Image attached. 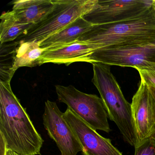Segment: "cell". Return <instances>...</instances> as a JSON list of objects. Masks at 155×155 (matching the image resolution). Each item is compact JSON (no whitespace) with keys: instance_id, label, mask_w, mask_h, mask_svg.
Listing matches in <instances>:
<instances>
[{"instance_id":"3957f363","label":"cell","mask_w":155,"mask_h":155,"mask_svg":"<svg viewBox=\"0 0 155 155\" xmlns=\"http://www.w3.org/2000/svg\"><path fill=\"white\" fill-rule=\"evenodd\" d=\"M92 82L100 94L108 118L115 122L125 141L135 147L136 132L132 119L131 103L125 98L110 67L94 63Z\"/></svg>"},{"instance_id":"8992f818","label":"cell","mask_w":155,"mask_h":155,"mask_svg":"<svg viewBox=\"0 0 155 155\" xmlns=\"http://www.w3.org/2000/svg\"><path fill=\"white\" fill-rule=\"evenodd\" d=\"M90 63L155 71V46L126 45L99 49L89 57Z\"/></svg>"},{"instance_id":"ffe728a7","label":"cell","mask_w":155,"mask_h":155,"mask_svg":"<svg viewBox=\"0 0 155 155\" xmlns=\"http://www.w3.org/2000/svg\"><path fill=\"white\" fill-rule=\"evenodd\" d=\"M148 87L149 88V89L150 90L151 94H152V96H153V97H154L155 99V88L152 87H149V86H148Z\"/></svg>"},{"instance_id":"d6986e66","label":"cell","mask_w":155,"mask_h":155,"mask_svg":"<svg viewBox=\"0 0 155 155\" xmlns=\"http://www.w3.org/2000/svg\"><path fill=\"white\" fill-rule=\"evenodd\" d=\"M3 155H20L14 151H12V150H6V152L5 154Z\"/></svg>"},{"instance_id":"2e32d148","label":"cell","mask_w":155,"mask_h":155,"mask_svg":"<svg viewBox=\"0 0 155 155\" xmlns=\"http://www.w3.org/2000/svg\"><path fill=\"white\" fill-rule=\"evenodd\" d=\"M18 41L1 44L0 82H10L15 73L14 55Z\"/></svg>"},{"instance_id":"9c48e42d","label":"cell","mask_w":155,"mask_h":155,"mask_svg":"<svg viewBox=\"0 0 155 155\" xmlns=\"http://www.w3.org/2000/svg\"><path fill=\"white\" fill-rule=\"evenodd\" d=\"M131 107L136 147L150 138L155 130V99L148 86L141 80L132 97Z\"/></svg>"},{"instance_id":"e0dca14e","label":"cell","mask_w":155,"mask_h":155,"mask_svg":"<svg viewBox=\"0 0 155 155\" xmlns=\"http://www.w3.org/2000/svg\"><path fill=\"white\" fill-rule=\"evenodd\" d=\"M134 155H155V140L150 138L135 147Z\"/></svg>"},{"instance_id":"7c38bea8","label":"cell","mask_w":155,"mask_h":155,"mask_svg":"<svg viewBox=\"0 0 155 155\" xmlns=\"http://www.w3.org/2000/svg\"><path fill=\"white\" fill-rule=\"evenodd\" d=\"M12 4V12L19 22L34 25L44 19L54 7L52 0H17Z\"/></svg>"},{"instance_id":"5bb4252c","label":"cell","mask_w":155,"mask_h":155,"mask_svg":"<svg viewBox=\"0 0 155 155\" xmlns=\"http://www.w3.org/2000/svg\"><path fill=\"white\" fill-rule=\"evenodd\" d=\"M45 50L35 41H18L14 55V71L16 72L21 67L31 68L38 66V61Z\"/></svg>"},{"instance_id":"44dd1931","label":"cell","mask_w":155,"mask_h":155,"mask_svg":"<svg viewBox=\"0 0 155 155\" xmlns=\"http://www.w3.org/2000/svg\"><path fill=\"white\" fill-rule=\"evenodd\" d=\"M151 138H152V139L154 140H155V130L154 131V132L152 133V135L150 136V137Z\"/></svg>"},{"instance_id":"52a82bcc","label":"cell","mask_w":155,"mask_h":155,"mask_svg":"<svg viewBox=\"0 0 155 155\" xmlns=\"http://www.w3.org/2000/svg\"><path fill=\"white\" fill-rule=\"evenodd\" d=\"M153 0H98L93 9L83 16L93 25L108 24L137 17L149 9Z\"/></svg>"},{"instance_id":"30bf717a","label":"cell","mask_w":155,"mask_h":155,"mask_svg":"<svg viewBox=\"0 0 155 155\" xmlns=\"http://www.w3.org/2000/svg\"><path fill=\"white\" fill-rule=\"evenodd\" d=\"M63 117L70 126L82 146L83 155H123L109 139L101 136L69 108Z\"/></svg>"},{"instance_id":"4fadbf2b","label":"cell","mask_w":155,"mask_h":155,"mask_svg":"<svg viewBox=\"0 0 155 155\" xmlns=\"http://www.w3.org/2000/svg\"><path fill=\"white\" fill-rule=\"evenodd\" d=\"M93 25L83 17H80L41 41L40 45L41 48L47 49L74 43Z\"/></svg>"},{"instance_id":"277c9868","label":"cell","mask_w":155,"mask_h":155,"mask_svg":"<svg viewBox=\"0 0 155 155\" xmlns=\"http://www.w3.org/2000/svg\"><path fill=\"white\" fill-rule=\"evenodd\" d=\"M98 0H54V7L46 18L19 38L24 42L40 43L93 9Z\"/></svg>"},{"instance_id":"7a4b0ae2","label":"cell","mask_w":155,"mask_h":155,"mask_svg":"<svg viewBox=\"0 0 155 155\" xmlns=\"http://www.w3.org/2000/svg\"><path fill=\"white\" fill-rule=\"evenodd\" d=\"M77 42L96 46L97 49L126 45L155 46L154 5L135 18L108 24L93 25Z\"/></svg>"},{"instance_id":"5b68a950","label":"cell","mask_w":155,"mask_h":155,"mask_svg":"<svg viewBox=\"0 0 155 155\" xmlns=\"http://www.w3.org/2000/svg\"><path fill=\"white\" fill-rule=\"evenodd\" d=\"M58 100L95 130L109 133L107 113L101 98L80 91L72 85L55 86Z\"/></svg>"},{"instance_id":"ba28073f","label":"cell","mask_w":155,"mask_h":155,"mask_svg":"<svg viewBox=\"0 0 155 155\" xmlns=\"http://www.w3.org/2000/svg\"><path fill=\"white\" fill-rule=\"evenodd\" d=\"M42 118L49 136L57 144L61 155H77L82 152V146L56 102H45Z\"/></svg>"},{"instance_id":"8fae6325","label":"cell","mask_w":155,"mask_h":155,"mask_svg":"<svg viewBox=\"0 0 155 155\" xmlns=\"http://www.w3.org/2000/svg\"><path fill=\"white\" fill-rule=\"evenodd\" d=\"M97 50L96 46L75 42L60 47L46 49L38 61V66L45 63L65 64L68 66L77 62L90 63L89 57Z\"/></svg>"},{"instance_id":"ac0fdd59","label":"cell","mask_w":155,"mask_h":155,"mask_svg":"<svg viewBox=\"0 0 155 155\" xmlns=\"http://www.w3.org/2000/svg\"><path fill=\"white\" fill-rule=\"evenodd\" d=\"M140 80L143 81L147 86L155 88V71L137 69Z\"/></svg>"},{"instance_id":"7402d4cb","label":"cell","mask_w":155,"mask_h":155,"mask_svg":"<svg viewBox=\"0 0 155 155\" xmlns=\"http://www.w3.org/2000/svg\"><path fill=\"white\" fill-rule=\"evenodd\" d=\"M153 5H154L155 8V0H153Z\"/></svg>"},{"instance_id":"6da1fadb","label":"cell","mask_w":155,"mask_h":155,"mask_svg":"<svg viewBox=\"0 0 155 155\" xmlns=\"http://www.w3.org/2000/svg\"><path fill=\"white\" fill-rule=\"evenodd\" d=\"M0 138L7 150L20 155H41L44 140L12 89L0 82Z\"/></svg>"},{"instance_id":"9a60e30c","label":"cell","mask_w":155,"mask_h":155,"mask_svg":"<svg viewBox=\"0 0 155 155\" xmlns=\"http://www.w3.org/2000/svg\"><path fill=\"white\" fill-rule=\"evenodd\" d=\"M1 44L13 41L25 34L34 25L21 23L16 18L12 11L4 12L1 17Z\"/></svg>"}]
</instances>
